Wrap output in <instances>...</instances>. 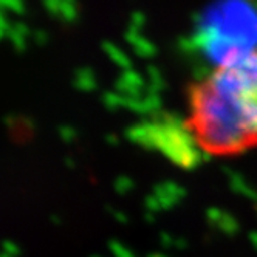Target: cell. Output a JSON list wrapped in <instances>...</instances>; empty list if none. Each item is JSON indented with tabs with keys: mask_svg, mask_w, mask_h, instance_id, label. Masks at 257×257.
I'll use <instances>...</instances> for the list:
<instances>
[{
	"mask_svg": "<svg viewBox=\"0 0 257 257\" xmlns=\"http://www.w3.org/2000/svg\"><path fill=\"white\" fill-rule=\"evenodd\" d=\"M185 131L198 151L237 157L257 149V48L214 64L188 87Z\"/></svg>",
	"mask_w": 257,
	"mask_h": 257,
	"instance_id": "6da1fadb",
	"label": "cell"
},
{
	"mask_svg": "<svg viewBox=\"0 0 257 257\" xmlns=\"http://www.w3.org/2000/svg\"><path fill=\"white\" fill-rule=\"evenodd\" d=\"M5 125L11 135H22L25 137V140L33 132V124L24 116H8L5 119Z\"/></svg>",
	"mask_w": 257,
	"mask_h": 257,
	"instance_id": "3957f363",
	"label": "cell"
},
{
	"mask_svg": "<svg viewBox=\"0 0 257 257\" xmlns=\"http://www.w3.org/2000/svg\"><path fill=\"white\" fill-rule=\"evenodd\" d=\"M0 8L4 11L11 13H22L24 11V0H0Z\"/></svg>",
	"mask_w": 257,
	"mask_h": 257,
	"instance_id": "5b68a950",
	"label": "cell"
},
{
	"mask_svg": "<svg viewBox=\"0 0 257 257\" xmlns=\"http://www.w3.org/2000/svg\"><path fill=\"white\" fill-rule=\"evenodd\" d=\"M2 248H4V252L8 254V255H11V257H14V255H17V254L21 252L19 246H17L16 243H13V242H10V240H5L2 243Z\"/></svg>",
	"mask_w": 257,
	"mask_h": 257,
	"instance_id": "8992f818",
	"label": "cell"
},
{
	"mask_svg": "<svg viewBox=\"0 0 257 257\" xmlns=\"http://www.w3.org/2000/svg\"><path fill=\"white\" fill-rule=\"evenodd\" d=\"M0 257H11V255H8V254H5V252H2V254H0Z\"/></svg>",
	"mask_w": 257,
	"mask_h": 257,
	"instance_id": "52a82bcc",
	"label": "cell"
},
{
	"mask_svg": "<svg viewBox=\"0 0 257 257\" xmlns=\"http://www.w3.org/2000/svg\"><path fill=\"white\" fill-rule=\"evenodd\" d=\"M8 38L17 51L25 50L27 41H28V27L24 25L22 22H17V24L11 25L10 31H8Z\"/></svg>",
	"mask_w": 257,
	"mask_h": 257,
	"instance_id": "277c9868",
	"label": "cell"
},
{
	"mask_svg": "<svg viewBox=\"0 0 257 257\" xmlns=\"http://www.w3.org/2000/svg\"><path fill=\"white\" fill-rule=\"evenodd\" d=\"M255 17L243 0H226L217 5L201 28L203 47L215 64L237 54L257 48L252 28L257 30Z\"/></svg>",
	"mask_w": 257,
	"mask_h": 257,
	"instance_id": "7a4b0ae2",
	"label": "cell"
}]
</instances>
